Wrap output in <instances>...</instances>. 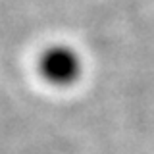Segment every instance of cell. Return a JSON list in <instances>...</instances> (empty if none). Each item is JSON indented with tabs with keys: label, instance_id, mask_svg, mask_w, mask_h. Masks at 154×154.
<instances>
[{
	"label": "cell",
	"instance_id": "1",
	"mask_svg": "<svg viewBox=\"0 0 154 154\" xmlns=\"http://www.w3.org/2000/svg\"><path fill=\"white\" fill-rule=\"evenodd\" d=\"M81 56L67 45H52L45 48L38 58V71L42 79L58 87L75 83L81 75Z\"/></svg>",
	"mask_w": 154,
	"mask_h": 154
}]
</instances>
